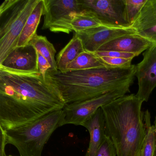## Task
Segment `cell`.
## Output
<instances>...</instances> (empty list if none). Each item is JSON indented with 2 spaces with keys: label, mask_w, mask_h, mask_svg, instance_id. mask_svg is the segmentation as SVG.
Instances as JSON below:
<instances>
[{
  "label": "cell",
  "mask_w": 156,
  "mask_h": 156,
  "mask_svg": "<svg viewBox=\"0 0 156 156\" xmlns=\"http://www.w3.org/2000/svg\"><path fill=\"white\" fill-rule=\"evenodd\" d=\"M66 105L47 76L0 66V126L3 129L29 123Z\"/></svg>",
  "instance_id": "1"
},
{
  "label": "cell",
  "mask_w": 156,
  "mask_h": 156,
  "mask_svg": "<svg viewBox=\"0 0 156 156\" xmlns=\"http://www.w3.org/2000/svg\"><path fill=\"white\" fill-rule=\"evenodd\" d=\"M136 71V65H132L126 67L47 72L46 76L67 105L130 87L134 83Z\"/></svg>",
  "instance_id": "2"
},
{
  "label": "cell",
  "mask_w": 156,
  "mask_h": 156,
  "mask_svg": "<svg viewBox=\"0 0 156 156\" xmlns=\"http://www.w3.org/2000/svg\"><path fill=\"white\" fill-rule=\"evenodd\" d=\"M143 103L136 94H131L101 107L106 135L112 140L117 156H141L146 134Z\"/></svg>",
  "instance_id": "3"
},
{
  "label": "cell",
  "mask_w": 156,
  "mask_h": 156,
  "mask_svg": "<svg viewBox=\"0 0 156 156\" xmlns=\"http://www.w3.org/2000/svg\"><path fill=\"white\" fill-rule=\"evenodd\" d=\"M62 109L49 113L29 123L4 129L7 144L14 146L20 156H41L45 144L62 126Z\"/></svg>",
  "instance_id": "4"
},
{
  "label": "cell",
  "mask_w": 156,
  "mask_h": 156,
  "mask_svg": "<svg viewBox=\"0 0 156 156\" xmlns=\"http://www.w3.org/2000/svg\"><path fill=\"white\" fill-rule=\"evenodd\" d=\"M40 0H18L7 12L0 27V64L17 47L29 16Z\"/></svg>",
  "instance_id": "5"
},
{
  "label": "cell",
  "mask_w": 156,
  "mask_h": 156,
  "mask_svg": "<svg viewBox=\"0 0 156 156\" xmlns=\"http://www.w3.org/2000/svg\"><path fill=\"white\" fill-rule=\"evenodd\" d=\"M129 88L119 89L94 98L67 104L62 109L61 126L67 124L82 126L103 106L130 93Z\"/></svg>",
  "instance_id": "6"
},
{
  "label": "cell",
  "mask_w": 156,
  "mask_h": 156,
  "mask_svg": "<svg viewBox=\"0 0 156 156\" xmlns=\"http://www.w3.org/2000/svg\"><path fill=\"white\" fill-rule=\"evenodd\" d=\"M44 21L42 30L69 34L72 14L82 11L78 0H44Z\"/></svg>",
  "instance_id": "7"
},
{
  "label": "cell",
  "mask_w": 156,
  "mask_h": 156,
  "mask_svg": "<svg viewBox=\"0 0 156 156\" xmlns=\"http://www.w3.org/2000/svg\"><path fill=\"white\" fill-rule=\"evenodd\" d=\"M82 10L93 13L104 25L115 28H129L125 0H78Z\"/></svg>",
  "instance_id": "8"
},
{
  "label": "cell",
  "mask_w": 156,
  "mask_h": 156,
  "mask_svg": "<svg viewBox=\"0 0 156 156\" xmlns=\"http://www.w3.org/2000/svg\"><path fill=\"white\" fill-rule=\"evenodd\" d=\"M143 56V60L136 65L135 76L138 83L136 96L144 102L148 101L156 87V45L146 50Z\"/></svg>",
  "instance_id": "9"
},
{
  "label": "cell",
  "mask_w": 156,
  "mask_h": 156,
  "mask_svg": "<svg viewBox=\"0 0 156 156\" xmlns=\"http://www.w3.org/2000/svg\"><path fill=\"white\" fill-rule=\"evenodd\" d=\"M83 42L87 51L95 53L105 44L112 40L124 35L136 34L129 28L97 27L75 33Z\"/></svg>",
  "instance_id": "10"
},
{
  "label": "cell",
  "mask_w": 156,
  "mask_h": 156,
  "mask_svg": "<svg viewBox=\"0 0 156 156\" xmlns=\"http://www.w3.org/2000/svg\"><path fill=\"white\" fill-rule=\"evenodd\" d=\"M0 66L20 72H39L37 51L30 44L16 47L0 64Z\"/></svg>",
  "instance_id": "11"
},
{
  "label": "cell",
  "mask_w": 156,
  "mask_h": 156,
  "mask_svg": "<svg viewBox=\"0 0 156 156\" xmlns=\"http://www.w3.org/2000/svg\"><path fill=\"white\" fill-rule=\"evenodd\" d=\"M130 28L136 34L156 45V0H147Z\"/></svg>",
  "instance_id": "12"
},
{
  "label": "cell",
  "mask_w": 156,
  "mask_h": 156,
  "mask_svg": "<svg viewBox=\"0 0 156 156\" xmlns=\"http://www.w3.org/2000/svg\"><path fill=\"white\" fill-rule=\"evenodd\" d=\"M152 45L150 42L137 34H129L112 40L101 46L97 51H114L136 54L138 56Z\"/></svg>",
  "instance_id": "13"
},
{
  "label": "cell",
  "mask_w": 156,
  "mask_h": 156,
  "mask_svg": "<svg viewBox=\"0 0 156 156\" xmlns=\"http://www.w3.org/2000/svg\"><path fill=\"white\" fill-rule=\"evenodd\" d=\"M82 126L89 131V146L85 156H95L105 137V122L104 113L99 108Z\"/></svg>",
  "instance_id": "14"
},
{
  "label": "cell",
  "mask_w": 156,
  "mask_h": 156,
  "mask_svg": "<svg viewBox=\"0 0 156 156\" xmlns=\"http://www.w3.org/2000/svg\"><path fill=\"white\" fill-rule=\"evenodd\" d=\"M85 51L82 41L77 34H75L72 40L56 56V64L58 71L66 72L67 66Z\"/></svg>",
  "instance_id": "15"
},
{
  "label": "cell",
  "mask_w": 156,
  "mask_h": 156,
  "mask_svg": "<svg viewBox=\"0 0 156 156\" xmlns=\"http://www.w3.org/2000/svg\"><path fill=\"white\" fill-rule=\"evenodd\" d=\"M44 0H40L26 21L18 41L17 47H23L28 45L33 38L37 34V28L41 18L42 15H44Z\"/></svg>",
  "instance_id": "16"
},
{
  "label": "cell",
  "mask_w": 156,
  "mask_h": 156,
  "mask_svg": "<svg viewBox=\"0 0 156 156\" xmlns=\"http://www.w3.org/2000/svg\"><path fill=\"white\" fill-rule=\"evenodd\" d=\"M111 67L106 64L94 53L85 51L70 63L67 71L87 70L95 68Z\"/></svg>",
  "instance_id": "17"
},
{
  "label": "cell",
  "mask_w": 156,
  "mask_h": 156,
  "mask_svg": "<svg viewBox=\"0 0 156 156\" xmlns=\"http://www.w3.org/2000/svg\"><path fill=\"white\" fill-rule=\"evenodd\" d=\"M102 26L107 27L89 12L82 10L80 12L72 13L71 27L75 33Z\"/></svg>",
  "instance_id": "18"
},
{
  "label": "cell",
  "mask_w": 156,
  "mask_h": 156,
  "mask_svg": "<svg viewBox=\"0 0 156 156\" xmlns=\"http://www.w3.org/2000/svg\"><path fill=\"white\" fill-rule=\"evenodd\" d=\"M29 44L35 48L37 52L40 53L50 63L51 69L48 72H56L58 71L55 60L56 50L53 44L51 43L45 36L36 34Z\"/></svg>",
  "instance_id": "19"
},
{
  "label": "cell",
  "mask_w": 156,
  "mask_h": 156,
  "mask_svg": "<svg viewBox=\"0 0 156 156\" xmlns=\"http://www.w3.org/2000/svg\"><path fill=\"white\" fill-rule=\"evenodd\" d=\"M146 127V137L141 151V156H155L156 150V129L151 121V114L148 109L144 112Z\"/></svg>",
  "instance_id": "20"
},
{
  "label": "cell",
  "mask_w": 156,
  "mask_h": 156,
  "mask_svg": "<svg viewBox=\"0 0 156 156\" xmlns=\"http://www.w3.org/2000/svg\"><path fill=\"white\" fill-rule=\"evenodd\" d=\"M127 20L130 26L140 12L147 0H125Z\"/></svg>",
  "instance_id": "21"
},
{
  "label": "cell",
  "mask_w": 156,
  "mask_h": 156,
  "mask_svg": "<svg viewBox=\"0 0 156 156\" xmlns=\"http://www.w3.org/2000/svg\"><path fill=\"white\" fill-rule=\"evenodd\" d=\"M95 156H117L114 144L110 138L107 135Z\"/></svg>",
  "instance_id": "22"
},
{
  "label": "cell",
  "mask_w": 156,
  "mask_h": 156,
  "mask_svg": "<svg viewBox=\"0 0 156 156\" xmlns=\"http://www.w3.org/2000/svg\"><path fill=\"white\" fill-rule=\"evenodd\" d=\"M100 59L108 66L113 67H126L131 66L132 59L116 57H100Z\"/></svg>",
  "instance_id": "23"
},
{
  "label": "cell",
  "mask_w": 156,
  "mask_h": 156,
  "mask_svg": "<svg viewBox=\"0 0 156 156\" xmlns=\"http://www.w3.org/2000/svg\"><path fill=\"white\" fill-rule=\"evenodd\" d=\"M98 57H116V58H126V59H134L137 55L129 53L121 52L108 51H97L94 53Z\"/></svg>",
  "instance_id": "24"
},
{
  "label": "cell",
  "mask_w": 156,
  "mask_h": 156,
  "mask_svg": "<svg viewBox=\"0 0 156 156\" xmlns=\"http://www.w3.org/2000/svg\"><path fill=\"white\" fill-rule=\"evenodd\" d=\"M38 55V69L39 73L44 78H46V74L51 69V66L48 61L40 53L37 51Z\"/></svg>",
  "instance_id": "25"
},
{
  "label": "cell",
  "mask_w": 156,
  "mask_h": 156,
  "mask_svg": "<svg viewBox=\"0 0 156 156\" xmlns=\"http://www.w3.org/2000/svg\"><path fill=\"white\" fill-rule=\"evenodd\" d=\"M18 0H5L2 2L0 7V15L5 13L7 11L13 7L18 2Z\"/></svg>",
  "instance_id": "26"
},
{
  "label": "cell",
  "mask_w": 156,
  "mask_h": 156,
  "mask_svg": "<svg viewBox=\"0 0 156 156\" xmlns=\"http://www.w3.org/2000/svg\"><path fill=\"white\" fill-rule=\"evenodd\" d=\"M1 129V147H0V156H7L5 153V147L6 145L4 130L2 127L0 126Z\"/></svg>",
  "instance_id": "27"
},
{
  "label": "cell",
  "mask_w": 156,
  "mask_h": 156,
  "mask_svg": "<svg viewBox=\"0 0 156 156\" xmlns=\"http://www.w3.org/2000/svg\"><path fill=\"white\" fill-rule=\"evenodd\" d=\"M154 126H155V128H156V116H155V120H154ZM155 156H156V153H155Z\"/></svg>",
  "instance_id": "28"
},
{
  "label": "cell",
  "mask_w": 156,
  "mask_h": 156,
  "mask_svg": "<svg viewBox=\"0 0 156 156\" xmlns=\"http://www.w3.org/2000/svg\"><path fill=\"white\" fill-rule=\"evenodd\" d=\"M12 156V155H9V156Z\"/></svg>",
  "instance_id": "29"
}]
</instances>
